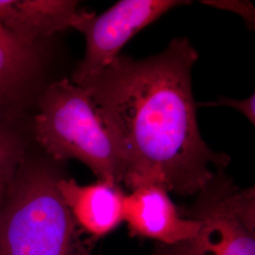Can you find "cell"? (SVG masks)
Listing matches in <instances>:
<instances>
[{"label": "cell", "mask_w": 255, "mask_h": 255, "mask_svg": "<svg viewBox=\"0 0 255 255\" xmlns=\"http://www.w3.org/2000/svg\"><path fill=\"white\" fill-rule=\"evenodd\" d=\"M199 55L185 37L159 54L119 55L84 85L125 165L130 190L156 184L180 196L199 194L228 165L201 137L192 68ZM81 86V85H80Z\"/></svg>", "instance_id": "obj_1"}, {"label": "cell", "mask_w": 255, "mask_h": 255, "mask_svg": "<svg viewBox=\"0 0 255 255\" xmlns=\"http://www.w3.org/2000/svg\"><path fill=\"white\" fill-rule=\"evenodd\" d=\"M46 164L15 166L0 209V255H95Z\"/></svg>", "instance_id": "obj_2"}, {"label": "cell", "mask_w": 255, "mask_h": 255, "mask_svg": "<svg viewBox=\"0 0 255 255\" xmlns=\"http://www.w3.org/2000/svg\"><path fill=\"white\" fill-rule=\"evenodd\" d=\"M37 142L56 161L75 159L99 180L121 184L126 165L89 91L63 79L50 84L34 119Z\"/></svg>", "instance_id": "obj_3"}, {"label": "cell", "mask_w": 255, "mask_h": 255, "mask_svg": "<svg viewBox=\"0 0 255 255\" xmlns=\"http://www.w3.org/2000/svg\"><path fill=\"white\" fill-rule=\"evenodd\" d=\"M186 217L200 227L178 244H158L152 255H255V187L240 189L218 174Z\"/></svg>", "instance_id": "obj_4"}, {"label": "cell", "mask_w": 255, "mask_h": 255, "mask_svg": "<svg viewBox=\"0 0 255 255\" xmlns=\"http://www.w3.org/2000/svg\"><path fill=\"white\" fill-rule=\"evenodd\" d=\"M187 1L122 0L100 15L83 11L75 29L85 37V54L72 76V82L84 85L112 64L120 50L141 29L168 10Z\"/></svg>", "instance_id": "obj_5"}, {"label": "cell", "mask_w": 255, "mask_h": 255, "mask_svg": "<svg viewBox=\"0 0 255 255\" xmlns=\"http://www.w3.org/2000/svg\"><path fill=\"white\" fill-rule=\"evenodd\" d=\"M124 222L131 237L170 246L187 240L200 227L198 219L183 217L164 187L144 184L126 195Z\"/></svg>", "instance_id": "obj_6"}, {"label": "cell", "mask_w": 255, "mask_h": 255, "mask_svg": "<svg viewBox=\"0 0 255 255\" xmlns=\"http://www.w3.org/2000/svg\"><path fill=\"white\" fill-rule=\"evenodd\" d=\"M58 188L82 234L99 239L124 222L127 194L119 183L98 180L81 184L74 179L61 177Z\"/></svg>", "instance_id": "obj_7"}, {"label": "cell", "mask_w": 255, "mask_h": 255, "mask_svg": "<svg viewBox=\"0 0 255 255\" xmlns=\"http://www.w3.org/2000/svg\"><path fill=\"white\" fill-rule=\"evenodd\" d=\"M82 13L72 0H0V26L30 44L74 28Z\"/></svg>", "instance_id": "obj_8"}, {"label": "cell", "mask_w": 255, "mask_h": 255, "mask_svg": "<svg viewBox=\"0 0 255 255\" xmlns=\"http://www.w3.org/2000/svg\"><path fill=\"white\" fill-rule=\"evenodd\" d=\"M38 64L36 44L24 42L0 26V109L30 80Z\"/></svg>", "instance_id": "obj_9"}, {"label": "cell", "mask_w": 255, "mask_h": 255, "mask_svg": "<svg viewBox=\"0 0 255 255\" xmlns=\"http://www.w3.org/2000/svg\"><path fill=\"white\" fill-rule=\"evenodd\" d=\"M201 3L217 9L232 11L241 16L250 28L255 27V6L250 1L243 0H207L201 1Z\"/></svg>", "instance_id": "obj_10"}, {"label": "cell", "mask_w": 255, "mask_h": 255, "mask_svg": "<svg viewBox=\"0 0 255 255\" xmlns=\"http://www.w3.org/2000/svg\"><path fill=\"white\" fill-rule=\"evenodd\" d=\"M18 142L12 133L0 127V171L18 163Z\"/></svg>", "instance_id": "obj_11"}, {"label": "cell", "mask_w": 255, "mask_h": 255, "mask_svg": "<svg viewBox=\"0 0 255 255\" xmlns=\"http://www.w3.org/2000/svg\"><path fill=\"white\" fill-rule=\"evenodd\" d=\"M255 94L248 98L246 100H233L226 97H220L219 100L215 102H207V103H198L199 106H226L231 107L240 112L245 118L249 119L253 125L255 124Z\"/></svg>", "instance_id": "obj_12"}, {"label": "cell", "mask_w": 255, "mask_h": 255, "mask_svg": "<svg viewBox=\"0 0 255 255\" xmlns=\"http://www.w3.org/2000/svg\"><path fill=\"white\" fill-rule=\"evenodd\" d=\"M17 164L18 163L9 165L8 167H6V168H4L3 170L0 171V209H1L3 200H4V197H5V193H6L9 178H10V176H11V174L13 172V170H14V168H15Z\"/></svg>", "instance_id": "obj_13"}]
</instances>
